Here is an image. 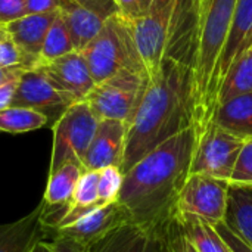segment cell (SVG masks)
Returning <instances> with one entry per match:
<instances>
[{"mask_svg":"<svg viewBox=\"0 0 252 252\" xmlns=\"http://www.w3.org/2000/svg\"><path fill=\"white\" fill-rule=\"evenodd\" d=\"M195 143L193 126L167 139L124 173L118 202L130 221L162 227L174 217V205L189 173Z\"/></svg>","mask_w":252,"mask_h":252,"instance_id":"1","label":"cell"},{"mask_svg":"<svg viewBox=\"0 0 252 252\" xmlns=\"http://www.w3.org/2000/svg\"><path fill=\"white\" fill-rule=\"evenodd\" d=\"M193 115L192 71L186 63L164 56L127 127L121 171L127 173L158 145L193 126Z\"/></svg>","mask_w":252,"mask_h":252,"instance_id":"2","label":"cell"},{"mask_svg":"<svg viewBox=\"0 0 252 252\" xmlns=\"http://www.w3.org/2000/svg\"><path fill=\"white\" fill-rule=\"evenodd\" d=\"M238 0H192L188 66L192 71L193 128L205 127L216 111L217 69L226 47Z\"/></svg>","mask_w":252,"mask_h":252,"instance_id":"3","label":"cell"},{"mask_svg":"<svg viewBox=\"0 0 252 252\" xmlns=\"http://www.w3.org/2000/svg\"><path fill=\"white\" fill-rule=\"evenodd\" d=\"M80 52L89 65L94 84L102 83L121 71L148 75L136 47L133 22L121 13L112 15Z\"/></svg>","mask_w":252,"mask_h":252,"instance_id":"4","label":"cell"},{"mask_svg":"<svg viewBox=\"0 0 252 252\" xmlns=\"http://www.w3.org/2000/svg\"><path fill=\"white\" fill-rule=\"evenodd\" d=\"M148 83L149 77L146 74L121 71L94 84L86 102L99 120H120L128 127L142 102Z\"/></svg>","mask_w":252,"mask_h":252,"instance_id":"5","label":"cell"},{"mask_svg":"<svg viewBox=\"0 0 252 252\" xmlns=\"http://www.w3.org/2000/svg\"><path fill=\"white\" fill-rule=\"evenodd\" d=\"M97 124L99 118L86 100L68 106L53 127V149L49 173H53L66 162H75L83 167V158L93 140Z\"/></svg>","mask_w":252,"mask_h":252,"instance_id":"6","label":"cell"},{"mask_svg":"<svg viewBox=\"0 0 252 252\" xmlns=\"http://www.w3.org/2000/svg\"><path fill=\"white\" fill-rule=\"evenodd\" d=\"M242 145L244 139L210 121L205 127L195 130L190 173L208 174L229 182Z\"/></svg>","mask_w":252,"mask_h":252,"instance_id":"7","label":"cell"},{"mask_svg":"<svg viewBox=\"0 0 252 252\" xmlns=\"http://www.w3.org/2000/svg\"><path fill=\"white\" fill-rule=\"evenodd\" d=\"M227 189V180L201 173H189L176 199L174 216L190 214L217 224L224 220Z\"/></svg>","mask_w":252,"mask_h":252,"instance_id":"8","label":"cell"},{"mask_svg":"<svg viewBox=\"0 0 252 252\" xmlns=\"http://www.w3.org/2000/svg\"><path fill=\"white\" fill-rule=\"evenodd\" d=\"M75 50H83L99 32L103 24L115 13V0H59L58 7Z\"/></svg>","mask_w":252,"mask_h":252,"instance_id":"9","label":"cell"},{"mask_svg":"<svg viewBox=\"0 0 252 252\" xmlns=\"http://www.w3.org/2000/svg\"><path fill=\"white\" fill-rule=\"evenodd\" d=\"M174 4L176 0L162 9L149 10L145 16L131 21L136 47L148 71L149 80L159 71L165 56Z\"/></svg>","mask_w":252,"mask_h":252,"instance_id":"10","label":"cell"},{"mask_svg":"<svg viewBox=\"0 0 252 252\" xmlns=\"http://www.w3.org/2000/svg\"><path fill=\"white\" fill-rule=\"evenodd\" d=\"M35 68L46 75L69 105L86 100L94 87L89 65L80 50H72L56 59L41 62Z\"/></svg>","mask_w":252,"mask_h":252,"instance_id":"11","label":"cell"},{"mask_svg":"<svg viewBox=\"0 0 252 252\" xmlns=\"http://www.w3.org/2000/svg\"><path fill=\"white\" fill-rule=\"evenodd\" d=\"M167 224L152 229L127 220L86 245L84 252H167Z\"/></svg>","mask_w":252,"mask_h":252,"instance_id":"12","label":"cell"},{"mask_svg":"<svg viewBox=\"0 0 252 252\" xmlns=\"http://www.w3.org/2000/svg\"><path fill=\"white\" fill-rule=\"evenodd\" d=\"M10 106L31 108L50 118V115L61 117L71 105L38 68H30L21 74Z\"/></svg>","mask_w":252,"mask_h":252,"instance_id":"13","label":"cell"},{"mask_svg":"<svg viewBox=\"0 0 252 252\" xmlns=\"http://www.w3.org/2000/svg\"><path fill=\"white\" fill-rule=\"evenodd\" d=\"M127 137V124L120 120H99L93 140L83 158L84 170L121 167Z\"/></svg>","mask_w":252,"mask_h":252,"instance_id":"14","label":"cell"},{"mask_svg":"<svg viewBox=\"0 0 252 252\" xmlns=\"http://www.w3.org/2000/svg\"><path fill=\"white\" fill-rule=\"evenodd\" d=\"M127 220H130L127 213L124 211L121 204L115 201L90 210L72 224L58 229L53 233L55 236H65L86 247Z\"/></svg>","mask_w":252,"mask_h":252,"instance_id":"15","label":"cell"},{"mask_svg":"<svg viewBox=\"0 0 252 252\" xmlns=\"http://www.w3.org/2000/svg\"><path fill=\"white\" fill-rule=\"evenodd\" d=\"M56 15L58 10L25 15L3 27L12 37V40L18 44V47L22 50V53L27 56L32 68H35L38 63L43 41Z\"/></svg>","mask_w":252,"mask_h":252,"instance_id":"16","label":"cell"},{"mask_svg":"<svg viewBox=\"0 0 252 252\" xmlns=\"http://www.w3.org/2000/svg\"><path fill=\"white\" fill-rule=\"evenodd\" d=\"M252 46V0H238L236 10L230 28V34L223 50L217 69V93L220 84L241 53Z\"/></svg>","mask_w":252,"mask_h":252,"instance_id":"17","label":"cell"},{"mask_svg":"<svg viewBox=\"0 0 252 252\" xmlns=\"http://www.w3.org/2000/svg\"><path fill=\"white\" fill-rule=\"evenodd\" d=\"M44 204L41 202L27 216L12 223L0 224V252H30L41 239H44V229L41 224V213Z\"/></svg>","mask_w":252,"mask_h":252,"instance_id":"18","label":"cell"},{"mask_svg":"<svg viewBox=\"0 0 252 252\" xmlns=\"http://www.w3.org/2000/svg\"><path fill=\"white\" fill-rule=\"evenodd\" d=\"M223 223L252 247V186L229 183Z\"/></svg>","mask_w":252,"mask_h":252,"instance_id":"19","label":"cell"},{"mask_svg":"<svg viewBox=\"0 0 252 252\" xmlns=\"http://www.w3.org/2000/svg\"><path fill=\"white\" fill-rule=\"evenodd\" d=\"M217 126L244 140L252 137V93L241 94L220 103L213 120Z\"/></svg>","mask_w":252,"mask_h":252,"instance_id":"20","label":"cell"},{"mask_svg":"<svg viewBox=\"0 0 252 252\" xmlns=\"http://www.w3.org/2000/svg\"><path fill=\"white\" fill-rule=\"evenodd\" d=\"M196 252H232L214 224L190 214H179L173 217Z\"/></svg>","mask_w":252,"mask_h":252,"instance_id":"21","label":"cell"},{"mask_svg":"<svg viewBox=\"0 0 252 252\" xmlns=\"http://www.w3.org/2000/svg\"><path fill=\"white\" fill-rule=\"evenodd\" d=\"M252 93V46L245 49L226 72L219 93L216 108L236 96Z\"/></svg>","mask_w":252,"mask_h":252,"instance_id":"22","label":"cell"},{"mask_svg":"<svg viewBox=\"0 0 252 252\" xmlns=\"http://www.w3.org/2000/svg\"><path fill=\"white\" fill-rule=\"evenodd\" d=\"M83 171L84 168L81 165L66 162L53 173H49L43 202L46 205H62L71 202Z\"/></svg>","mask_w":252,"mask_h":252,"instance_id":"23","label":"cell"},{"mask_svg":"<svg viewBox=\"0 0 252 252\" xmlns=\"http://www.w3.org/2000/svg\"><path fill=\"white\" fill-rule=\"evenodd\" d=\"M49 118L31 108L9 106L0 111V131L19 134L38 130L47 124Z\"/></svg>","mask_w":252,"mask_h":252,"instance_id":"24","label":"cell"},{"mask_svg":"<svg viewBox=\"0 0 252 252\" xmlns=\"http://www.w3.org/2000/svg\"><path fill=\"white\" fill-rule=\"evenodd\" d=\"M72 50H75L72 38L69 35V31H68L62 16L58 12L56 18L52 22V25H50V28H49V31L46 34V38L43 41L38 63L56 59L59 56H63V55L72 52Z\"/></svg>","mask_w":252,"mask_h":252,"instance_id":"25","label":"cell"},{"mask_svg":"<svg viewBox=\"0 0 252 252\" xmlns=\"http://www.w3.org/2000/svg\"><path fill=\"white\" fill-rule=\"evenodd\" d=\"M99 170H86L81 173L74 198L71 201L75 207H92L96 204H103L99 201Z\"/></svg>","mask_w":252,"mask_h":252,"instance_id":"26","label":"cell"},{"mask_svg":"<svg viewBox=\"0 0 252 252\" xmlns=\"http://www.w3.org/2000/svg\"><path fill=\"white\" fill-rule=\"evenodd\" d=\"M124 182V173L120 167H106L99 170V201L111 204L118 201Z\"/></svg>","mask_w":252,"mask_h":252,"instance_id":"27","label":"cell"},{"mask_svg":"<svg viewBox=\"0 0 252 252\" xmlns=\"http://www.w3.org/2000/svg\"><path fill=\"white\" fill-rule=\"evenodd\" d=\"M0 66L24 68V69L32 68L27 56L22 53V50L18 47V44L12 40V37L7 34V31L3 27L0 32Z\"/></svg>","mask_w":252,"mask_h":252,"instance_id":"28","label":"cell"},{"mask_svg":"<svg viewBox=\"0 0 252 252\" xmlns=\"http://www.w3.org/2000/svg\"><path fill=\"white\" fill-rule=\"evenodd\" d=\"M229 183L252 186V137L244 140Z\"/></svg>","mask_w":252,"mask_h":252,"instance_id":"29","label":"cell"},{"mask_svg":"<svg viewBox=\"0 0 252 252\" xmlns=\"http://www.w3.org/2000/svg\"><path fill=\"white\" fill-rule=\"evenodd\" d=\"M165 236H167V252H196L195 248L189 244V241L185 238L182 230L179 229L174 219L167 224Z\"/></svg>","mask_w":252,"mask_h":252,"instance_id":"30","label":"cell"},{"mask_svg":"<svg viewBox=\"0 0 252 252\" xmlns=\"http://www.w3.org/2000/svg\"><path fill=\"white\" fill-rule=\"evenodd\" d=\"M115 1L118 4V13H121L124 18L130 21H134L149 13L154 0H115Z\"/></svg>","mask_w":252,"mask_h":252,"instance_id":"31","label":"cell"},{"mask_svg":"<svg viewBox=\"0 0 252 252\" xmlns=\"http://www.w3.org/2000/svg\"><path fill=\"white\" fill-rule=\"evenodd\" d=\"M25 15V0H0V27H4Z\"/></svg>","mask_w":252,"mask_h":252,"instance_id":"32","label":"cell"},{"mask_svg":"<svg viewBox=\"0 0 252 252\" xmlns=\"http://www.w3.org/2000/svg\"><path fill=\"white\" fill-rule=\"evenodd\" d=\"M214 226L219 230V233L221 235V238L224 239V242L229 245L232 252H252V247H250L245 241H242L239 236H236L223 221H220Z\"/></svg>","mask_w":252,"mask_h":252,"instance_id":"33","label":"cell"},{"mask_svg":"<svg viewBox=\"0 0 252 252\" xmlns=\"http://www.w3.org/2000/svg\"><path fill=\"white\" fill-rule=\"evenodd\" d=\"M59 7V0H25L27 15L56 12Z\"/></svg>","mask_w":252,"mask_h":252,"instance_id":"34","label":"cell"},{"mask_svg":"<svg viewBox=\"0 0 252 252\" xmlns=\"http://www.w3.org/2000/svg\"><path fill=\"white\" fill-rule=\"evenodd\" d=\"M19 77L21 75H16V77L7 80L6 83L0 84V111L10 106L13 94H15V90H16V86H18Z\"/></svg>","mask_w":252,"mask_h":252,"instance_id":"35","label":"cell"},{"mask_svg":"<svg viewBox=\"0 0 252 252\" xmlns=\"http://www.w3.org/2000/svg\"><path fill=\"white\" fill-rule=\"evenodd\" d=\"M53 252H84L86 247L65 236H55L52 241Z\"/></svg>","mask_w":252,"mask_h":252,"instance_id":"36","label":"cell"},{"mask_svg":"<svg viewBox=\"0 0 252 252\" xmlns=\"http://www.w3.org/2000/svg\"><path fill=\"white\" fill-rule=\"evenodd\" d=\"M25 69L24 68H4V66H0V84L6 83L7 80L16 77V75H21Z\"/></svg>","mask_w":252,"mask_h":252,"instance_id":"37","label":"cell"},{"mask_svg":"<svg viewBox=\"0 0 252 252\" xmlns=\"http://www.w3.org/2000/svg\"><path fill=\"white\" fill-rule=\"evenodd\" d=\"M30 252H53V244L41 239L30 250Z\"/></svg>","mask_w":252,"mask_h":252,"instance_id":"38","label":"cell"},{"mask_svg":"<svg viewBox=\"0 0 252 252\" xmlns=\"http://www.w3.org/2000/svg\"><path fill=\"white\" fill-rule=\"evenodd\" d=\"M174 0H154L152 1V7L151 10H158V9H162L165 6H168L170 3H173Z\"/></svg>","mask_w":252,"mask_h":252,"instance_id":"39","label":"cell"},{"mask_svg":"<svg viewBox=\"0 0 252 252\" xmlns=\"http://www.w3.org/2000/svg\"><path fill=\"white\" fill-rule=\"evenodd\" d=\"M0 32H1V27H0Z\"/></svg>","mask_w":252,"mask_h":252,"instance_id":"40","label":"cell"}]
</instances>
